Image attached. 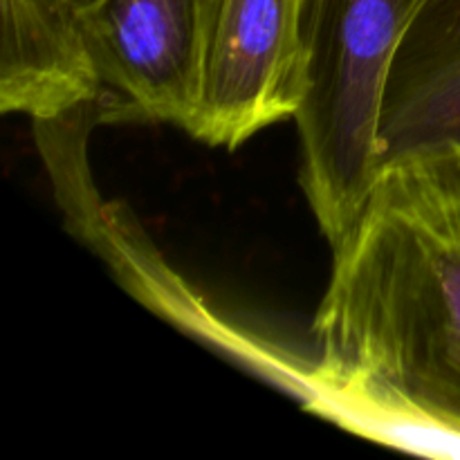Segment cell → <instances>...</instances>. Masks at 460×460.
<instances>
[{"instance_id": "obj_1", "label": "cell", "mask_w": 460, "mask_h": 460, "mask_svg": "<svg viewBox=\"0 0 460 460\" xmlns=\"http://www.w3.org/2000/svg\"><path fill=\"white\" fill-rule=\"evenodd\" d=\"M308 409L382 445L460 458V148L382 169L332 247Z\"/></svg>"}, {"instance_id": "obj_2", "label": "cell", "mask_w": 460, "mask_h": 460, "mask_svg": "<svg viewBox=\"0 0 460 460\" xmlns=\"http://www.w3.org/2000/svg\"><path fill=\"white\" fill-rule=\"evenodd\" d=\"M425 0H308V75L295 121L299 182L328 245L353 229L380 178V115L400 39Z\"/></svg>"}, {"instance_id": "obj_3", "label": "cell", "mask_w": 460, "mask_h": 460, "mask_svg": "<svg viewBox=\"0 0 460 460\" xmlns=\"http://www.w3.org/2000/svg\"><path fill=\"white\" fill-rule=\"evenodd\" d=\"M308 0H202V76L187 133L234 151L295 119L305 93Z\"/></svg>"}, {"instance_id": "obj_4", "label": "cell", "mask_w": 460, "mask_h": 460, "mask_svg": "<svg viewBox=\"0 0 460 460\" xmlns=\"http://www.w3.org/2000/svg\"><path fill=\"white\" fill-rule=\"evenodd\" d=\"M84 36L111 117L191 126L202 76V0H90Z\"/></svg>"}, {"instance_id": "obj_5", "label": "cell", "mask_w": 460, "mask_h": 460, "mask_svg": "<svg viewBox=\"0 0 460 460\" xmlns=\"http://www.w3.org/2000/svg\"><path fill=\"white\" fill-rule=\"evenodd\" d=\"M377 139L382 169L460 148V0H425L404 30L386 79Z\"/></svg>"}, {"instance_id": "obj_6", "label": "cell", "mask_w": 460, "mask_h": 460, "mask_svg": "<svg viewBox=\"0 0 460 460\" xmlns=\"http://www.w3.org/2000/svg\"><path fill=\"white\" fill-rule=\"evenodd\" d=\"M90 0H0V111L49 121L102 99L84 36Z\"/></svg>"}]
</instances>
